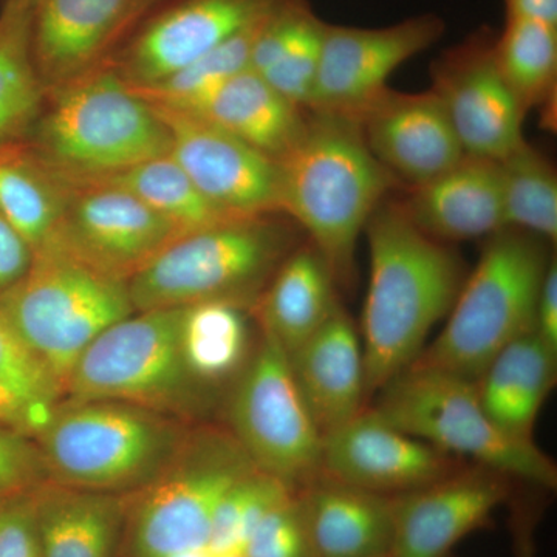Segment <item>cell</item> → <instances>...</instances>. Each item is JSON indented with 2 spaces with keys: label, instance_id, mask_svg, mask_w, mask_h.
Wrapping results in <instances>:
<instances>
[{
  "label": "cell",
  "instance_id": "7bdbcfd3",
  "mask_svg": "<svg viewBox=\"0 0 557 557\" xmlns=\"http://www.w3.org/2000/svg\"><path fill=\"white\" fill-rule=\"evenodd\" d=\"M507 17H523L557 27V0H505Z\"/></svg>",
  "mask_w": 557,
  "mask_h": 557
},
{
  "label": "cell",
  "instance_id": "8fae6325",
  "mask_svg": "<svg viewBox=\"0 0 557 557\" xmlns=\"http://www.w3.org/2000/svg\"><path fill=\"white\" fill-rule=\"evenodd\" d=\"M231 434L252 463L292 487L304 490L322 472V437L289 369L287 351L262 339L230 398Z\"/></svg>",
  "mask_w": 557,
  "mask_h": 557
},
{
  "label": "cell",
  "instance_id": "9c48e42d",
  "mask_svg": "<svg viewBox=\"0 0 557 557\" xmlns=\"http://www.w3.org/2000/svg\"><path fill=\"white\" fill-rule=\"evenodd\" d=\"M255 468L231 432L186 435L159 478L127 494L120 557H175L203 549L220 498Z\"/></svg>",
  "mask_w": 557,
  "mask_h": 557
},
{
  "label": "cell",
  "instance_id": "44dd1931",
  "mask_svg": "<svg viewBox=\"0 0 557 557\" xmlns=\"http://www.w3.org/2000/svg\"><path fill=\"white\" fill-rule=\"evenodd\" d=\"M287 357L300 397L322 437L368 409L361 335L341 304Z\"/></svg>",
  "mask_w": 557,
  "mask_h": 557
},
{
  "label": "cell",
  "instance_id": "f1b7e54d",
  "mask_svg": "<svg viewBox=\"0 0 557 557\" xmlns=\"http://www.w3.org/2000/svg\"><path fill=\"white\" fill-rule=\"evenodd\" d=\"M249 309L223 300L182 307L180 350L190 379L205 392L236 384L255 354Z\"/></svg>",
  "mask_w": 557,
  "mask_h": 557
},
{
  "label": "cell",
  "instance_id": "5bb4252c",
  "mask_svg": "<svg viewBox=\"0 0 557 557\" xmlns=\"http://www.w3.org/2000/svg\"><path fill=\"white\" fill-rule=\"evenodd\" d=\"M278 2L161 0L109 65L127 86H152L262 20Z\"/></svg>",
  "mask_w": 557,
  "mask_h": 557
},
{
  "label": "cell",
  "instance_id": "277c9868",
  "mask_svg": "<svg viewBox=\"0 0 557 557\" xmlns=\"http://www.w3.org/2000/svg\"><path fill=\"white\" fill-rule=\"evenodd\" d=\"M547 244L515 228L487 237L445 327L413 362L478 381L505 347L533 333L539 293L553 259Z\"/></svg>",
  "mask_w": 557,
  "mask_h": 557
},
{
  "label": "cell",
  "instance_id": "cb8c5ba5",
  "mask_svg": "<svg viewBox=\"0 0 557 557\" xmlns=\"http://www.w3.org/2000/svg\"><path fill=\"white\" fill-rule=\"evenodd\" d=\"M263 156L282 160L306 129L307 112L285 100L262 76L244 70L188 108Z\"/></svg>",
  "mask_w": 557,
  "mask_h": 557
},
{
  "label": "cell",
  "instance_id": "ffe728a7",
  "mask_svg": "<svg viewBox=\"0 0 557 557\" xmlns=\"http://www.w3.org/2000/svg\"><path fill=\"white\" fill-rule=\"evenodd\" d=\"M351 116L373 157L410 188L437 177L465 157L445 109L431 90L401 94L387 87Z\"/></svg>",
  "mask_w": 557,
  "mask_h": 557
},
{
  "label": "cell",
  "instance_id": "3957f363",
  "mask_svg": "<svg viewBox=\"0 0 557 557\" xmlns=\"http://www.w3.org/2000/svg\"><path fill=\"white\" fill-rule=\"evenodd\" d=\"M24 138L69 186L171 150L170 131L157 110L110 65L47 91Z\"/></svg>",
  "mask_w": 557,
  "mask_h": 557
},
{
  "label": "cell",
  "instance_id": "1f68e13d",
  "mask_svg": "<svg viewBox=\"0 0 557 557\" xmlns=\"http://www.w3.org/2000/svg\"><path fill=\"white\" fill-rule=\"evenodd\" d=\"M35 0H5L0 10V141L24 138L46 90L33 60Z\"/></svg>",
  "mask_w": 557,
  "mask_h": 557
},
{
  "label": "cell",
  "instance_id": "ba28073f",
  "mask_svg": "<svg viewBox=\"0 0 557 557\" xmlns=\"http://www.w3.org/2000/svg\"><path fill=\"white\" fill-rule=\"evenodd\" d=\"M368 408L460 460L469 458L516 482L556 490L555 461L534 440L512 437L494 423L475 381L412 362L373 395Z\"/></svg>",
  "mask_w": 557,
  "mask_h": 557
},
{
  "label": "cell",
  "instance_id": "52a82bcc",
  "mask_svg": "<svg viewBox=\"0 0 557 557\" xmlns=\"http://www.w3.org/2000/svg\"><path fill=\"white\" fill-rule=\"evenodd\" d=\"M277 214L233 220L180 236L129 281L135 311L223 300L251 310L295 249Z\"/></svg>",
  "mask_w": 557,
  "mask_h": 557
},
{
  "label": "cell",
  "instance_id": "f35d334b",
  "mask_svg": "<svg viewBox=\"0 0 557 557\" xmlns=\"http://www.w3.org/2000/svg\"><path fill=\"white\" fill-rule=\"evenodd\" d=\"M36 490L3 494L0 498V557H44Z\"/></svg>",
  "mask_w": 557,
  "mask_h": 557
},
{
  "label": "cell",
  "instance_id": "60d3db41",
  "mask_svg": "<svg viewBox=\"0 0 557 557\" xmlns=\"http://www.w3.org/2000/svg\"><path fill=\"white\" fill-rule=\"evenodd\" d=\"M32 262L30 244L0 214V295L25 276Z\"/></svg>",
  "mask_w": 557,
  "mask_h": 557
},
{
  "label": "cell",
  "instance_id": "7dc6e473",
  "mask_svg": "<svg viewBox=\"0 0 557 557\" xmlns=\"http://www.w3.org/2000/svg\"><path fill=\"white\" fill-rule=\"evenodd\" d=\"M35 2H36V0H35Z\"/></svg>",
  "mask_w": 557,
  "mask_h": 557
},
{
  "label": "cell",
  "instance_id": "f6af8a7d",
  "mask_svg": "<svg viewBox=\"0 0 557 557\" xmlns=\"http://www.w3.org/2000/svg\"><path fill=\"white\" fill-rule=\"evenodd\" d=\"M175 557H215L209 555L207 549H196V552H189V553H183V555L175 556ZM222 557H244V556H222Z\"/></svg>",
  "mask_w": 557,
  "mask_h": 557
},
{
  "label": "cell",
  "instance_id": "ee69618b",
  "mask_svg": "<svg viewBox=\"0 0 557 557\" xmlns=\"http://www.w3.org/2000/svg\"><path fill=\"white\" fill-rule=\"evenodd\" d=\"M534 523L536 518L527 507H518L512 519V536H515L516 557H536V542H534Z\"/></svg>",
  "mask_w": 557,
  "mask_h": 557
},
{
  "label": "cell",
  "instance_id": "bcb514c9",
  "mask_svg": "<svg viewBox=\"0 0 557 557\" xmlns=\"http://www.w3.org/2000/svg\"><path fill=\"white\" fill-rule=\"evenodd\" d=\"M2 496H3V493H0V498H2Z\"/></svg>",
  "mask_w": 557,
  "mask_h": 557
},
{
  "label": "cell",
  "instance_id": "d6986e66",
  "mask_svg": "<svg viewBox=\"0 0 557 557\" xmlns=\"http://www.w3.org/2000/svg\"><path fill=\"white\" fill-rule=\"evenodd\" d=\"M465 465L370 408L322 442V475L391 497L431 485Z\"/></svg>",
  "mask_w": 557,
  "mask_h": 557
},
{
  "label": "cell",
  "instance_id": "836d02e7",
  "mask_svg": "<svg viewBox=\"0 0 557 557\" xmlns=\"http://www.w3.org/2000/svg\"><path fill=\"white\" fill-rule=\"evenodd\" d=\"M496 64L525 110L549 108L556 101L557 27L523 17H507L494 40Z\"/></svg>",
  "mask_w": 557,
  "mask_h": 557
},
{
  "label": "cell",
  "instance_id": "4fadbf2b",
  "mask_svg": "<svg viewBox=\"0 0 557 557\" xmlns=\"http://www.w3.org/2000/svg\"><path fill=\"white\" fill-rule=\"evenodd\" d=\"M171 135V157L215 207L239 218L281 212L278 163L188 110L152 104Z\"/></svg>",
  "mask_w": 557,
  "mask_h": 557
},
{
  "label": "cell",
  "instance_id": "603a6c76",
  "mask_svg": "<svg viewBox=\"0 0 557 557\" xmlns=\"http://www.w3.org/2000/svg\"><path fill=\"white\" fill-rule=\"evenodd\" d=\"M318 557H391L394 497L319 475L298 491Z\"/></svg>",
  "mask_w": 557,
  "mask_h": 557
},
{
  "label": "cell",
  "instance_id": "d6a6232c",
  "mask_svg": "<svg viewBox=\"0 0 557 557\" xmlns=\"http://www.w3.org/2000/svg\"><path fill=\"white\" fill-rule=\"evenodd\" d=\"M87 183H104L129 190L164 219L174 223L183 234L211 228L233 220L248 219L231 214L225 209L212 205L190 182L177 161L172 159L171 153L76 185Z\"/></svg>",
  "mask_w": 557,
  "mask_h": 557
},
{
  "label": "cell",
  "instance_id": "9a60e30c",
  "mask_svg": "<svg viewBox=\"0 0 557 557\" xmlns=\"http://www.w3.org/2000/svg\"><path fill=\"white\" fill-rule=\"evenodd\" d=\"M51 236L98 269L129 282L185 234L129 190L87 183L70 186Z\"/></svg>",
  "mask_w": 557,
  "mask_h": 557
},
{
  "label": "cell",
  "instance_id": "74e56055",
  "mask_svg": "<svg viewBox=\"0 0 557 557\" xmlns=\"http://www.w3.org/2000/svg\"><path fill=\"white\" fill-rule=\"evenodd\" d=\"M242 556L318 557L298 493L285 498L260 520Z\"/></svg>",
  "mask_w": 557,
  "mask_h": 557
},
{
  "label": "cell",
  "instance_id": "ac0fdd59",
  "mask_svg": "<svg viewBox=\"0 0 557 557\" xmlns=\"http://www.w3.org/2000/svg\"><path fill=\"white\" fill-rule=\"evenodd\" d=\"M515 483L474 463L395 496L391 557H454L465 539L490 525L494 512L511 500Z\"/></svg>",
  "mask_w": 557,
  "mask_h": 557
},
{
  "label": "cell",
  "instance_id": "7402d4cb",
  "mask_svg": "<svg viewBox=\"0 0 557 557\" xmlns=\"http://www.w3.org/2000/svg\"><path fill=\"white\" fill-rule=\"evenodd\" d=\"M406 214L432 239L449 244L507 228L498 161L465 156L437 177L410 188Z\"/></svg>",
  "mask_w": 557,
  "mask_h": 557
},
{
  "label": "cell",
  "instance_id": "8d00e7d4",
  "mask_svg": "<svg viewBox=\"0 0 557 557\" xmlns=\"http://www.w3.org/2000/svg\"><path fill=\"white\" fill-rule=\"evenodd\" d=\"M295 493L269 472L251 469L220 498L205 549L215 557L242 556L260 520Z\"/></svg>",
  "mask_w": 557,
  "mask_h": 557
},
{
  "label": "cell",
  "instance_id": "ab89813d",
  "mask_svg": "<svg viewBox=\"0 0 557 557\" xmlns=\"http://www.w3.org/2000/svg\"><path fill=\"white\" fill-rule=\"evenodd\" d=\"M49 482L35 440L0 426V493L33 490Z\"/></svg>",
  "mask_w": 557,
  "mask_h": 557
},
{
  "label": "cell",
  "instance_id": "d590c367",
  "mask_svg": "<svg viewBox=\"0 0 557 557\" xmlns=\"http://www.w3.org/2000/svg\"><path fill=\"white\" fill-rule=\"evenodd\" d=\"M267 16L223 40L218 47L201 54L186 67L172 73L168 78L148 87L129 86L131 89L150 104L170 108L193 106L218 89L220 84L249 69L252 47Z\"/></svg>",
  "mask_w": 557,
  "mask_h": 557
},
{
  "label": "cell",
  "instance_id": "30bf717a",
  "mask_svg": "<svg viewBox=\"0 0 557 557\" xmlns=\"http://www.w3.org/2000/svg\"><path fill=\"white\" fill-rule=\"evenodd\" d=\"M178 309L135 311L110 325L76 361L70 401H116L164 416H189L205 394L183 362Z\"/></svg>",
  "mask_w": 557,
  "mask_h": 557
},
{
  "label": "cell",
  "instance_id": "5b68a950",
  "mask_svg": "<svg viewBox=\"0 0 557 557\" xmlns=\"http://www.w3.org/2000/svg\"><path fill=\"white\" fill-rule=\"evenodd\" d=\"M0 310L64 388L83 351L110 325L135 313L129 282L106 273L50 236L33 251Z\"/></svg>",
  "mask_w": 557,
  "mask_h": 557
},
{
  "label": "cell",
  "instance_id": "7a4b0ae2",
  "mask_svg": "<svg viewBox=\"0 0 557 557\" xmlns=\"http://www.w3.org/2000/svg\"><path fill=\"white\" fill-rule=\"evenodd\" d=\"M277 163L282 214L309 234L338 287H348L359 237L397 178L370 152L358 121L329 110L307 112L302 137Z\"/></svg>",
  "mask_w": 557,
  "mask_h": 557
},
{
  "label": "cell",
  "instance_id": "2e32d148",
  "mask_svg": "<svg viewBox=\"0 0 557 557\" xmlns=\"http://www.w3.org/2000/svg\"><path fill=\"white\" fill-rule=\"evenodd\" d=\"M445 33L437 14L380 28L329 24L309 110L351 113L387 89L395 70L434 46Z\"/></svg>",
  "mask_w": 557,
  "mask_h": 557
},
{
  "label": "cell",
  "instance_id": "7c38bea8",
  "mask_svg": "<svg viewBox=\"0 0 557 557\" xmlns=\"http://www.w3.org/2000/svg\"><path fill=\"white\" fill-rule=\"evenodd\" d=\"M496 35L480 30L431 67L432 94L448 115L465 156L500 161L519 148L527 113L494 57Z\"/></svg>",
  "mask_w": 557,
  "mask_h": 557
},
{
  "label": "cell",
  "instance_id": "4dcf8cb0",
  "mask_svg": "<svg viewBox=\"0 0 557 557\" xmlns=\"http://www.w3.org/2000/svg\"><path fill=\"white\" fill-rule=\"evenodd\" d=\"M64 399L60 381L0 310V426L36 440Z\"/></svg>",
  "mask_w": 557,
  "mask_h": 557
},
{
  "label": "cell",
  "instance_id": "484cf974",
  "mask_svg": "<svg viewBox=\"0 0 557 557\" xmlns=\"http://www.w3.org/2000/svg\"><path fill=\"white\" fill-rule=\"evenodd\" d=\"M127 494L98 493L47 482L36 490L44 557H120Z\"/></svg>",
  "mask_w": 557,
  "mask_h": 557
},
{
  "label": "cell",
  "instance_id": "4316f807",
  "mask_svg": "<svg viewBox=\"0 0 557 557\" xmlns=\"http://www.w3.org/2000/svg\"><path fill=\"white\" fill-rule=\"evenodd\" d=\"M557 354L536 333L505 347L475 381L494 423L512 437L534 440L539 413L556 386Z\"/></svg>",
  "mask_w": 557,
  "mask_h": 557
},
{
  "label": "cell",
  "instance_id": "d4e9b609",
  "mask_svg": "<svg viewBox=\"0 0 557 557\" xmlns=\"http://www.w3.org/2000/svg\"><path fill=\"white\" fill-rule=\"evenodd\" d=\"M338 284L310 242L296 247L252 306L262 333L287 354L317 333L339 306Z\"/></svg>",
  "mask_w": 557,
  "mask_h": 557
},
{
  "label": "cell",
  "instance_id": "8992f818",
  "mask_svg": "<svg viewBox=\"0 0 557 557\" xmlns=\"http://www.w3.org/2000/svg\"><path fill=\"white\" fill-rule=\"evenodd\" d=\"M185 438L170 416L156 410L64 399L35 442L49 482L132 494L159 478Z\"/></svg>",
  "mask_w": 557,
  "mask_h": 557
},
{
  "label": "cell",
  "instance_id": "b9f144b4",
  "mask_svg": "<svg viewBox=\"0 0 557 557\" xmlns=\"http://www.w3.org/2000/svg\"><path fill=\"white\" fill-rule=\"evenodd\" d=\"M534 333L557 354V262H549L547 273L542 281L534 319Z\"/></svg>",
  "mask_w": 557,
  "mask_h": 557
},
{
  "label": "cell",
  "instance_id": "6da1fadb",
  "mask_svg": "<svg viewBox=\"0 0 557 557\" xmlns=\"http://www.w3.org/2000/svg\"><path fill=\"white\" fill-rule=\"evenodd\" d=\"M370 278L361 343L369 403L409 368L463 285V260L413 225L401 203H381L366 226Z\"/></svg>",
  "mask_w": 557,
  "mask_h": 557
},
{
  "label": "cell",
  "instance_id": "83f0119b",
  "mask_svg": "<svg viewBox=\"0 0 557 557\" xmlns=\"http://www.w3.org/2000/svg\"><path fill=\"white\" fill-rule=\"evenodd\" d=\"M325 27L309 0H281L260 28L249 69L285 100L309 110Z\"/></svg>",
  "mask_w": 557,
  "mask_h": 557
},
{
  "label": "cell",
  "instance_id": "e0dca14e",
  "mask_svg": "<svg viewBox=\"0 0 557 557\" xmlns=\"http://www.w3.org/2000/svg\"><path fill=\"white\" fill-rule=\"evenodd\" d=\"M161 0H36L32 47L44 90L97 72Z\"/></svg>",
  "mask_w": 557,
  "mask_h": 557
},
{
  "label": "cell",
  "instance_id": "f546056e",
  "mask_svg": "<svg viewBox=\"0 0 557 557\" xmlns=\"http://www.w3.org/2000/svg\"><path fill=\"white\" fill-rule=\"evenodd\" d=\"M70 186L27 139L0 141V214L30 244L49 239L67 203Z\"/></svg>",
  "mask_w": 557,
  "mask_h": 557
},
{
  "label": "cell",
  "instance_id": "e575fe53",
  "mask_svg": "<svg viewBox=\"0 0 557 557\" xmlns=\"http://www.w3.org/2000/svg\"><path fill=\"white\" fill-rule=\"evenodd\" d=\"M507 228L557 239V175L552 161L530 143L498 161Z\"/></svg>",
  "mask_w": 557,
  "mask_h": 557
}]
</instances>
